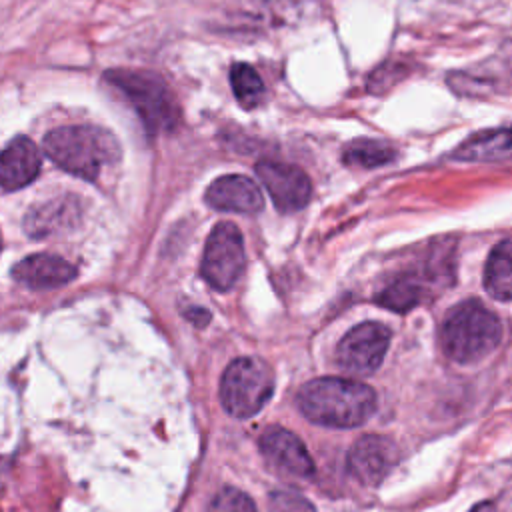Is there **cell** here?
<instances>
[{
    "label": "cell",
    "mask_w": 512,
    "mask_h": 512,
    "mask_svg": "<svg viewBox=\"0 0 512 512\" xmlns=\"http://www.w3.org/2000/svg\"><path fill=\"white\" fill-rule=\"evenodd\" d=\"M206 204L220 212H240L256 214L262 210L264 200L258 184L242 174H226L216 178L206 194Z\"/></svg>",
    "instance_id": "cell-11"
},
{
    "label": "cell",
    "mask_w": 512,
    "mask_h": 512,
    "mask_svg": "<svg viewBox=\"0 0 512 512\" xmlns=\"http://www.w3.org/2000/svg\"><path fill=\"white\" fill-rule=\"evenodd\" d=\"M246 264L244 242L234 222H218L204 246L200 272L218 292L230 290L242 276Z\"/></svg>",
    "instance_id": "cell-6"
},
{
    "label": "cell",
    "mask_w": 512,
    "mask_h": 512,
    "mask_svg": "<svg viewBox=\"0 0 512 512\" xmlns=\"http://www.w3.org/2000/svg\"><path fill=\"white\" fill-rule=\"evenodd\" d=\"M390 330L380 322H362L348 330L336 346V364L344 374L368 376L382 364Z\"/></svg>",
    "instance_id": "cell-7"
},
{
    "label": "cell",
    "mask_w": 512,
    "mask_h": 512,
    "mask_svg": "<svg viewBox=\"0 0 512 512\" xmlns=\"http://www.w3.org/2000/svg\"><path fill=\"white\" fill-rule=\"evenodd\" d=\"M80 216L78 202L74 198H54L28 212L24 228L32 238H44L58 230L70 228Z\"/></svg>",
    "instance_id": "cell-14"
},
{
    "label": "cell",
    "mask_w": 512,
    "mask_h": 512,
    "mask_svg": "<svg viewBox=\"0 0 512 512\" xmlns=\"http://www.w3.org/2000/svg\"><path fill=\"white\" fill-rule=\"evenodd\" d=\"M260 452L278 472L296 478L314 474V462L304 442L282 426H272L260 436Z\"/></svg>",
    "instance_id": "cell-10"
},
{
    "label": "cell",
    "mask_w": 512,
    "mask_h": 512,
    "mask_svg": "<svg viewBox=\"0 0 512 512\" xmlns=\"http://www.w3.org/2000/svg\"><path fill=\"white\" fill-rule=\"evenodd\" d=\"M12 276L30 290H52L74 280L76 268L54 254H32L14 266Z\"/></svg>",
    "instance_id": "cell-12"
},
{
    "label": "cell",
    "mask_w": 512,
    "mask_h": 512,
    "mask_svg": "<svg viewBox=\"0 0 512 512\" xmlns=\"http://www.w3.org/2000/svg\"><path fill=\"white\" fill-rule=\"evenodd\" d=\"M206 512H256V506L246 492L226 486L214 494Z\"/></svg>",
    "instance_id": "cell-20"
},
{
    "label": "cell",
    "mask_w": 512,
    "mask_h": 512,
    "mask_svg": "<svg viewBox=\"0 0 512 512\" xmlns=\"http://www.w3.org/2000/svg\"><path fill=\"white\" fill-rule=\"evenodd\" d=\"M106 80L130 102L150 134L168 132L178 124V104L164 80L156 74L142 70H108Z\"/></svg>",
    "instance_id": "cell-4"
},
{
    "label": "cell",
    "mask_w": 512,
    "mask_h": 512,
    "mask_svg": "<svg viewBox=\"0 0 512 512\" xmlns=\"http://www.w3.org/2000/svg\"><path fill=\"white\" fill-rule=\"evenodd\" d=\"M270 512H316L314 504L298 492L276 490L268 498Z\"/></svg>",
    "instance_id": "cell-21"
},
{
    "label": "cell",
    "mask_w": 512,
    "mask_h": 512,
    "mask_svg": "<svg viewBox=\"0 0 512 512\" xmlns=\"http://www.w3.org/2000/svg\"><path fill=\"white\" fill-rule=\"evenodd\" d=\"M464 162H500L510 156V132L508 128L484 130L474 134L452 154Z\"/></svg>",
    "instance_id": "cell-15"
},
{
    "label": "cell",
    "mask_w": 512,
    "mask_h": 512,
    "mask_svg": "<svg viewBox=\"0 0 512 512\" xmlns=\"http://www.w3.org/2000/svg\"><path fill=\"white\" fill-rule=\"evenodd\" d=\"M0 246H2V240H0Z\"/></svg>",
    "instance_id": "cell-23"
},
{
    "label": "cell",
    "mask_w": 512,
    "mask_h": 512,
    "mask_svg": "<svg viewBox=\"0 0 512 512\" xmlns=\"http://www.w3.org/2000/svg\"><path fill=\"white\" fill-rule=\"evenodd\" d=\"M44 152L62 170L96 180L104 166H110L120 156L116 138L98 126H60L44 138Z\"/></svg>",
    "instance_id": "cell-2"
},
{
    "label": "cell",
    "mask_w": 512,
    "mask_h": 512,
    "mask_svg": "<svg viewBox=\"0 0 512 512\" xmlns=\"http://www.w3.org/2000/svg\"><path fill=\"white\" fill-rule=\"evenodd\" d=\"M396 158V150L378 140H356L344 148V162L360 168H376L390 164Z\"/></svg>",
    "instance_id": "cell-19"
},
{
    "label": "cell",
    "mask_w": 512,
    "mask_h": 512,
    "mask_svg": "<svg viewBox=\"0 0 512 512\" xmlns=\"http://www.w3.org/2000/svg\"><path fill=\"white\" fill-rule=\"evenodd\" d=\"M272 392V370L266 362L254 356L232 360L220 380L222 408L234 418H250L260 412Z\"/></svg>",
    "instance_id": "cell-5"
},
{
    "label": "cell",
    "mask_w": 512,
    "mask_h": 512,
    "mask_svg": "<svg viewBox=\"0 0 512 512\" xmlns=\"http://www.w3.org/2000/svg\"><path fill=\"white\" fill-rule=\"evenodd\" d=\"M230 84H232V92H234L236 100L244 108H254L264 100L266 86H264L260 74L256 72V68H252L246 62H238L232 66Z\"/></svg>",
    "instance_id": "cell-18"
},
{
    "label": "cell",
    "mask_w": 512,
    "mask_h": 512,
    "mask_svg": "<svg viewBox=\"0 0 512 512\" xmlns=\"http://www.w3.org/2000/svg\"><path fill=\"white\" fill-rule=\"evenodd\" d=\"M40 172V152L30 138H14L0 152V186L18 190L28 186Z\"/></svg>",
    "instance_id": "cell-13"
},
{
    "label": "cell",
    "mask_w": 512,
    "mask_h": 512,
    "mask_svg": "<svg viewBox=\"0 0 512 512\" xmlns=\"http://www.w3.org/2000/svg\"><path fill=\"white\" fill-rule=\"evenodd\" d=\"M472 512H498V508H496L494 502H482Z\"/></svg>",
    "instance_id": "cell-22"
},
{
    "label": "cell",
    "mask_w": 512,
    "mask_h": 512,
    "mask_svg": "<svg viewBox=\"0 0 512 512\" xmlns=\"http://www.w3.org/2000/svg\"><path fill=\"white\" fill-rule=\"evenodd\" d=\"M398 460L396 444L382 434H366L348 452V470L364 486L380 484Z\"/></svg>",
    "instance_id": "cell-9"
},
{
    "label": "cell",
    "mask_w": 512,
    "mask_h": 512,
    "mask_svg": "<svg viewBox=\"0 0 512 512\" xmlns=\"http://www.w3.org/2000/svg\"><path fill=\"white\" fill-rule=\"evenodd\" d=\"M484 286L490 296L500 302H508L512 296V248L510 240L504 238L488 256L484 270Z\"/></svg>",
    "instance_id": "cell-16"
},
{
    "label": "cell",
    "mask_w": 512,
    "mask_h": 512,
    "mask_svg": "<svg viewBox=\"0 0 512 512\" xmlns=\"http://www.w3.org/2000/svg\"><path fill=\"white\" fill-rule=\"evenodd\" d=\"M502 338L500 320L478 300L456 304L444 318L440 340L444 354L458 364L484 360Z\"/></svg>",
    "instance_id": "cell-3"
},
{
    "label": "cell",
    "mask_w": 512,
    "mask_h": 512,
    "mask_svg": "<svg viewBox=\"0 0 512 512\" xmlns=\"http://www.w3.org/2000/svg\"><path fill=\"white\" fill-rule=\"evenodd\" d=\"M298 410L314 424L330 428H354L376 410L374 390L358 380L324 376L298 390Z\"/></svg>",
    "instance_id": "cell-1"
},
{
    "label": "cell",
    "mask_w": 512,
    "mask_h": 512,
    "mask_svg": "<svg viewBox=\"0 0 512 512\" xmlns=\"http://www.w3.org/2000/svg\"><path fill=\"white\" fill-rule=\"evenodd\" d=\"M424 296V284L418 280L416 274H404L390 282L380 294L378 304L386 306L394 312H408L414 308Z\"/></svg>",
    "instance_id": "cell-17"
},
{
    "label": "cell",
    "mask_w": 512,
    "mask_h": 512,
    "mask_svg": "<svg viewBox=\"0 0 512 512\" xmlns=\"http://www.w3.org/2000/svg\"><path fill=\"white\" fill-rule=\"evenodd\" d=\"M256 176L284 214L302 210L312 196L310 178L298 166L262 160L256 164Z\"/></svg>",
    "instance_id": "cell-8"
}]
</instances>
